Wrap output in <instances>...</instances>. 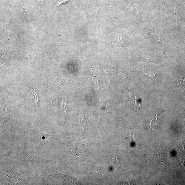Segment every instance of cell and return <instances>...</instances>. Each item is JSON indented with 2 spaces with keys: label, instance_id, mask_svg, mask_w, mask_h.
Listing matches in <instances>:
<instances>
[{
  "label": "cell",
  "instance_id": "7a4b0ae2",
  "mask_svg": "<svg viewBox=\"0 0 185 185\" xmlns=\"http://www.w3.org/2000/svg\"><path fill=\"white\" fill-rule=\"evenodd\" d=\"M34 139L38 143H45L54 140V136L45 134L40 131L34 132Z\"/></svg>",
  "mask_w": 185,
  "mask_h": 185
},
{
  "label": "cell",
  "instance_id": "277c9868",
  "mask_svg": "<svg viewBox=\"0 0 185 185\" xmlns=\"http://www.w3.org/2000/svg\"><path fill=\"white\" fill-rule=\"evenodd\" d=\"M60 108L62 110V115L64 116V117H65L66 114V111L67 110V107L66 106V102L65 101L62 100V102L60 103Z\"/></svg>",
  "mask_w": 185,
  "mask_h": 185
},
{
  "label": "cell",
  "instance_id": "7c38bea8",
  "mask_svg": "<svg viewBox=\"0 0 185 185\" xmlns=\"http://www.w3.org/2000/svg\"><path fill=\"white\" fill-rule=\"evenodd\" d=\"M180 162L181 163V165L184 167V168L185 167V158H181L180 159Z\"/></svg>",
  "mask_w": 185,
  "mask_h": 185
},
{
  "label": "cell",
  "instance_id": "5b68a950",
  "mask_svg": "<svg viewBox=\"0 0 185 185\" xmlns=\"http://www.w3.org/2000/svg\"><path fill=\"white\" fill-rule=\"evenodd\" d=\"M22 11L23 17L25 19L27 20V19H29V18H30V13L27 11V10L26 9V8L24 7V5H23V4H22Z\"/></svg>",
  "mask_w": 185,
  "mask_h": 185
},
{
  "label": "cell",
  "instance_id": "9c48e42d",
  "mask_svg": "<svg viewBox=\"0 0 185 185\" xmlns=\"http://www.w3.org/2000/svg\"><path fill=\"white\" fill-rule=\"evenodd\" d=\"M92 80L95 88L97 89H98V80L96 77L95 76V75L92 77Z\"/></svg>",
  "mask_w": 185,
  "mask_h": 185
},
{
  "label": "cell",
  "instance_id": "6da1fadb",
  "mask_svg": "<svg viewBox=\"0 0 185 185\" xmlns=\"http://www.w3.org/2000/svg\"><path fill=\"white\" fill-rule=\"evenodd\" d=\"M20 158L25 162H28L32 165L39 164L44 163L46 160L42 159L38 157L34 156L30 152L25 151L22 153Z\"/></svg>",
  "mask_w": 185,
  "mask_h": 185
},
{
  "label": "cell",
  "instance_id": "9a60e30c",
  "mask_svg": "<svg viewBox=\"0 0 185 185\" xmlns=\"http://www.w3.org/2000/svg\"><path fill=\"white\" fill-rule=\"evenodd\" d=\"M36 1L38 3L40 4H42L44 2L43 0H36Z\"/></svg>",
  "mask_w": 185,
  "mask_h": 185
},
{
  "label": "cell",
  "instance_id": "4fadbf2b",
  "mask_svg": "<svg viewBox=\"0 0 185 185\" xmlns=\"http://www.w3.org/2000/svg\"><path fill=\"white\" fill-rule=\"evenodd\" d=\"M145 74H146V75L147 76H148V77H153L155 76L156 74H154L153 73H152L151 72V71H150V73H146Z\"/></svg>",
  "mask_w": 185,
  "mask_h": 185
},
{
  "label": "cell",
  "instance_id": "ba28073f",
  "mask_svg": "<svg viewBox=\"0 0 185 185\" xmlns=\"http://www.w3.org/2000/svg\"><path fill=\"white\" fill-rule=\"evenodd\" d=\"M131 95H132V96L133 97V98L132 97H131V98H132V99L133 100V103H134L135 106L137 108H139V107H140V104H139L138 103H137V101H136V97L135 96V95H134V94H133V93L132 95V94H131Z\"/></svg>",
  "mask_w": 185,
  "mask_h": 185
},
{
  "label": "cell",
  "instance_id": "30bf717a",
  "mask_svg": "<svg viewBox=\"0 0 185 185\" xmlns=\"http://www.w3.org/2000/svg\"><path fill=\"white\" fill-rule=\"evenodd\" d=\"M111 162L112 164L116 165H118L119 164V162L117 158L114 157L112 159Z\"/></svg>",
  "mask_w": 185,
  "mask_h": 185
},
{
  "label": "cell",
  "instance_id": "8fae6325",
  "mask_svg": "<svg viewBox=\"0 0 185 185\" xmlns=\"http://www.w3.org/2000/svg\"><path fill=\"white\" fill-rule=\"evenodd\" d=\"M185 83V78L180 80L178 82H177L176 83V85H180L184 84Z\"/></svg>",
  "mask_w": 185,
  "mask_h": 185
},
{
  "label": "cell",
  "instance_id": "8992f818",
  "mask_svg": "<svg viewBox=\"0 0 185 185\" xmlns=\"http://www.w3.org/2000/svg\"><path fill=\"white\" fill-rule=\"evenodd\" d=\"M157 118L155 120H154V119L150 122V129L151 131L153 130L156 127L158 124V123L157 122Z\"/></svg>",
  "mask_w": 185,
  "mask_h": 185
},
{
  "label": "cell",
  "instance_id": "5bb4252c",
  "mask_svg": "<svg viewBox=\"0 0 185 185\" xmlns=\"http://www.w3.org/2000/svg\"><path fill=\"white\" fill-rule=\"evenodd\" d=\"M68 0H59L58 2V5H60L64 3L67 2Z\"/></svg>",
  "mask_w": 185,
  "mask_h": 185
},
{
  "label": "cell",
  "instance_id": "3957f363",
  "mask_svg": "<svg viewBox=\"0 0 185 185\" xmlns=\"http://www.w3.org/2000/svg\"><path fill=\"white\" fill-rule=\"evenodd\" d=\"M79 117L80 119L79 130L82 133L84 132L86 123L84 115L81 112H80Z\"/></svg>",
  "mask_w": 185,
  "mask_h": 185
},
{
  "label": "cell",
  "instance_id": "52a82bcc",
  "mask_svg": "<svg viewBox=\"0 0 185 185\" xmlns=\"http://www.w3.org/2000/svg\"><path fill=\"white\" fill-rule=\"evenodd\" d=\"M104 72H105V75L106 77L107 80L108 81V84L110 85L112 84V76L111 74H110L109 72L106 70H104Z\"/></svg>",
  "mask_w": 185,
  "mask_h": 185
}]
</instances>
